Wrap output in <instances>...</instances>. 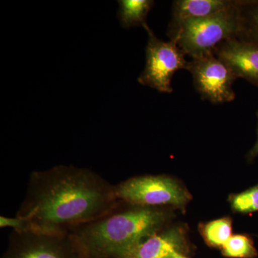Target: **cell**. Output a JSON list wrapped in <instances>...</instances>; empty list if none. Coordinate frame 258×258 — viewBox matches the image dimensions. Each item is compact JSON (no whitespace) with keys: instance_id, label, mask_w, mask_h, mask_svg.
Segmentation results:
<instances>
[{"instance_id":"6da1fadb","label":"cell","mask_w":258,"mask_h":258,"mask_svg":"<svg viewBox=\"0 0 258 258\" xmlns=\"http://www.w3.org/2000/svg\"><path fill=\"white\" fill-rule=\"evenodd\" d=\"M118 202L114 185L95 171L57 165L30 174L16 215L33 230L67 232L103 216Z\"/></svg>"},{"instance_id":"7a4b0ae2","label":"cell","mask_w":258,"mask_h":258,"mask_svg":"<svg viewBox=\"0 0 258 258\" xmlns=\"http://www.w3.org/2000/svg\"><path fill=\"white\" fill-rule=\"evenodd\" d=\"M171 217L168 208L119 201L111 211L71 232L87 258H125L148 237L167 227Z\"/></svg>"},{"instance_id":"3957f363","label":"cell","mask_w":258,"mask_h":258,"mask_svg":"<svg viewBox=\"0 0 258 258\" xmlns=\"http://www.w3.org/2000/svg\"><path fill=\"white\" fill-rule=\"evenodd\" d=\"M239 15L236 1L229 9L206 17L171 22L168 36L191 59L214 53L217 45L229 39L237 38Z\"/></svg>"},{"instance_id":"277c9868","label":"cell","mask_w":258,"mask_h":258,"mask_svg":"<svg viewBox=\"0 0 258 258\" xmlns=\"http://www.w3.org/2000/svg\"><path fill=\"white\" fill-rule=\"evenodd\" d=\"M118 201L152 208L184 210L191 200L186 188L173 178L164 175L134 176L114 185Z\"/></svg>"},{"instance_id":"5b68a950","label":"cell","mask_w":258,"mask_h":258,"mask_svg":"<svg viewBox=\"0 0 258 258\" xmlns=\"http://www.w3.org/2000/svg\"><path fill=\"white\" fill-rule=\"evenodd\" d=\"M2 258H87L73 232L12 230Z\"/></svg>"},{"instance_id":"8992f818","label":"cell","mask_w":258,"mask_h":258,"mask_svg":"<svg viewBox=\"0 0 258 258\" xmlns=\"http://www.w3.org/2000/svg\"><path fill=\"white\" fill-rule=\"evenodd\" d=\"M144 29L148 34L146 66L139 83L159 92L171 93L174 75L179 70H187L189 61L175 42L158 38L148 25Z\"/></svg>"},{"instance_id":"52a82bcc","label":"cell","mask_w":258,"mask_h":258,"mask_svg":"<svg viewBox=\"0 0 258 258\" xmlns=\"http://www.w3.org/2000/svg\"><path fill=\"white\" fill-rule=\"evenodd\" d=\"M187 71L192 76L194 86L202 99L213 104L235 99L233 84L237 78L215 54L191 59Z\"/></svg>"},{"instance_id":"ba28073f","label":"cell","mask_w":258,"mask_h":258,"mask_svg":"<svg viewBox=\"0 0 258 258\" xmlns=\"http://www.w3.org/2000/svg\"><path fill=\"white\" fill-rule=\"evenodd\" d=\"M214 54L225 62L237 79H243L258 87V46L229 39L217 45Z\"/></svg>"},{"instance_id":"9c48e42d","label":"cell","mask_w":258,"mask_h":258,"mask_svg":"<svg viewBox=\"0 0 258 258\" xmlns=\"http://www.w3.org/2000/svg\"><path fill=\"white\" fill-rule=\"evenodd\" d=\"M187 241L181 227H166L132 251L125 258H173L174 252L186 254Z\"/></svg>"},{"instance_id":"30bf717a","label":"cell","mask_w":258,"mask_h":258,"mask_svg":"<svg viewBox=\"0 0 258 258\" xmlns=\"http://www.w3.org/2000/svg\"><path fill=\"white\" fill-rule=\"evenodd\" d=\"M234 0H176L173 2L171 22L206 18L229 9Z\"/></svg>"},{"instance_id":"8fae6325","label":"cell","mask_w":258,"mask_h":258,"mask_svg":"<svg viewBox=\"0 0 258 258\" xmlns=\"http://www.w3.org/2000/svg\"><path fill=\"white\" fill-rule=\"evenodd\" d=\"M238 10L237 40L258 46V0H235Z\"/></svg>"},{"instance_id":"7c38bea8","label":"cell","mask_w":258,"mask_h":258,"mask_svg":"<svg viewBox=\"0 0 258 258\" xmlns=\"http://www.w3.org/2000/svg\"><path fill=\"white\" fill-rule=\"evenodd\" d=\"M118 18L122 28H145L149 12L154 5L152 0H119Z\"/></svg>"},{"instance_id":"4fadbf2b","label":"cell","mask_w":258,"mask_h":258,"mask_svg":"<svg viewBox=\"0 0 258 258\" xmlns=\"http://www.w3.org/2000/svg\"><path fill=\"white\" fill-rule=\"evenodd\" d=\"M200 231L208 245L222 248L232 236V221L229 217H222L203 224Z\"/></svg>"},{"instance_id":"5bb4252c","label":"cell","mask_w":258,"mask_h":258,"mask_svg":"<svg viewBox=\"0 0 258 258\" xmlns=\"http://www.w3.org/2000/svg\"><path fill=\"white\" fill-rule=\"evenodd\" d=\"M221 249L226 257L254 258L257 256L252 239L246 235H232Z\"/></svg>"},{"instance_id":"9a60e30c","label":"cell","mask_w":258,"mask_h":258,"mask_svg":"<svg viewBox=\"0 0 258 258\" xmlns=\"http://www.w3.org/2000/svg\"><path fill=\"white\" fill-rule=\"evenodd\" d=\"M229 201L233 211L238 213L258 212V184L242 192L231 195Z\"/></svg>"},{"instance_id":"2e32d148","label":"cell","mask_w":258,"mask_h":258,"mask_svg":"<svg viewBox=\"0 0 258 258\" xmlns=\"http://www.w3.org/2000/svg\"><path fill=\"white\" fill-rule=\"evenodd\" d=\"M0 227L1 228H11L16 232H27L32 230L30 222L23 217L15 216L9 217L6 216L0 217Z\"/></svg>"},{"instance_id":"e0dca14e","label":"cell","mask_w":258,"mask_h":258,"mask_svg":"<svg viewBox=\"0 0 258 258\" xmlns=\"http://www.w3.org/2000/svg\"><path fill=\"white\" fill-rule=\"evenodd\" d=\"M256 115H257V139H256V142L253 147L249 151L248 154H247V158L249 161L254 160L256 157H258V110Z\"/></svg>"},{"instance_id":"ac0fdd59","label":"cell","mask_w":258,"mask_h":258,"mask_svg":"<svg viewBox=\"0 0 258 258\" xmlns=\"http://www.w3.org/2000/svg\"><path fill=\"white\" fill-rule=\"evenodd\" d=\"M173 258H189L186 257V254L179 252H174L173 254Z\"/></svg>"}]
</instances>
